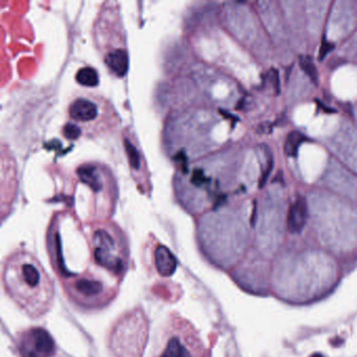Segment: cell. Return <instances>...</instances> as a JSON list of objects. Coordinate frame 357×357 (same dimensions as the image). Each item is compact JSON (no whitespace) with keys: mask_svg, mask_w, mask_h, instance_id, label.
<instances>
[{"mask_svg":"<svg viewBox=\"0 0 357 357\" xmlns=\"http://www.w3.org/2000/svg\"><path fill=\"white\" fill-rule=\"evenodd\" d=\"M6 291L31 318L38 319L52 307L54 284L40 261L28 251H16L4 265Z\"/></svg>","mask_w":357,"mask_h":357,"instance_id":"obj_1","label":"cell"},{"mask_svg":"<svg viewBox=\"0 0 357 357\" xmlns=\"http://www.w3.org/2000/svg\"><path fill=\"white\" fill-rule=\"evenodd\" d=\"M335 275L332 260H280L275 269V284L279 285L275 287L279 294L289 287V298L294 288H298L292 299L298 302L312 299L311 296L327 290L332 285Z\"/></svg>","mask_w":357,"mask_h":357,"instance_id":"obj_2","label":"cell"},{"mask_svg":"<svg viewBox=\"0 0 357 357\" xmlns=\"http://www.w3.org/2000/svg\"><path fill=\"white\" fill-rule=\"evenodd\" d=\"M147 339L148 321L141 310H133L116 322L109 346L114 357H142Z\"/></svg>","mask_w":357,"mask_h":357,"instance_id":"obj_3","label":"cell"},{"mask_svg":"<svg viewBox=\"0 0 357 357\" xmlns=\"http://www.w3.org/2000/svg\"><path fill=\"white\" fill-rule=\"evenodd\" d=\"M156 357H208L207 349L195 328L180 316L171 319Z\"/></svg>","mask_w":357,"mask_h":357,"instance_id":"obj_4","label":"cell"},{"mask_svg":"<svg viewBox=\"0 0 357 357\" xmlns=\"http://www.w3.org/2000/svg\"><path fill=\"white\" fill-rule=\"evenodd\" d=\"M92 264L103 272L121 281L128 267V253L116 239L104 228L96 229L92 236Z\"/></svg>","mask_w":357,"mask_h":357,"instance_id":"obj_5","label":"cell"},{"mask_svg":"<svg viewBox=\"0 0 357 357\" xmlns=\"http://www.w3.org/2000/svg\"><path fill=\"white\" fill-rule=\"evenodd\" d=\"M15 346L19 357H54L57 352L52 335L40 327H33L18 333Z\"/></svg>","mask_w":357,"mask_h":357,"instance_id":"obj_6","label":"cell"},{"mask_svg":"<svg viewBox=\"0 0 357 357\" xmlns=\"http://www.w3.org/2000/svg\"><path fill=\"white\" fill-rule=\"evenodd\" d=\"M308 219L307 201L303 196H298L290 206L287 216L288 231L292 234L301 233Z\"/></svg>","mask_w":357,"mask_h":357,"instance_id":"obj_7","label":"cell"},{"mask_svg":"<svg viewBox=\"0 0 357 357\" xmlns=\"http://www.w3.org/2000/svg\"><path fill=\"white\" fill-rule=\"evenodd\" d=\"M71 118L80 122L92 121L97 115V107L91 101L86 98L75 100L69 107Z\"/></svg>","mask_w":357,"mask_h":357,"instance_id":"obj_8","label":"cell"},{"mask_svg":"<svg viewBox=\"0 0 357 357\" xmlns=\"http://www.w3.org/2000/svg\"><path fill=\"white\" fill-rule=\"evenodd\" d=\"M106 65L118 76H124L128 71L129 58L124 49H114L105 56Z\"/></svg>","mask_w":357,"mask_h":357,"instance_id":"obj_9","label":"cell"},{"mask_svg":"<svg viewBox=\"0 0 357 357\" xmlns=\"http://www.w3.org/2000/svg\"><path fill=\"white\" fill-rule=\"evenodd\" d=\"M155 265L162 275H170L176 268V259L166 246H158L155 251Z\"/></svg>","mask_w":357,"mask_h":357,"instance_id":"obj_10","label":"cell"},{"mask_svg":"<svg viewBox=\"0 0 357 357\" xmlns=\"http://www.w3.org/2000/svg\"><path fill=\"white\" fill-rule=\"evenodd\" d=\"M76 173H78L80 181L90 187L94 192H98L102 189V182L95 167L91 165H84L78 169Z\"/></svg>","mask_w":357,"mask_h":357,"instance_id":"obj_11","label":"cell"},{"mask_svg":"<svg viewBox=\"0 0 357 357\" xmlns=\"http://www.w3.org/2000/svg\"><path fill=\"white\" fill-rule=\"evenodd\" d=\"M307 141L302 132L293 130L289 132L284 142V152L288 157H296L299 154L300 147Z\"/></svg>","mask_w":357,"mask_h":357,"instance_id":"obj_12","label":"cell"},{"mask_svg":"<svg viewBox=\"0 0 357 357\" xmlns=\"http://www.w3.org/2000/svg\"><path fill=\"white\" fill-rule=\"evenodd\" d=\"M75 80L80 85L86 87H94L100 82L97 71L89 66L80 68L75 74Z\"/></svg>","mask_w":357,"mask_h":357,"instance_id":"obj_13","label":"cell"},{"mask_svg":"<svg viewBox=\"0 0 357 357\" xmlns=\"http://www.w3.org/2000/svg\"><path fill=\"white\" fill-rule=\"evenodd\" d=\"M299 63L302 68V70L309 76V79L313 83H318L319 81V72L315 67V64L313 63L312 59L308 56H300Z\"/></svg>","mask_w":357,"mask_h":357,"instance_id":"obj_14","label":"cell"},{"mask_svg":"<svg viewBox=\"0 0 357 357\" xmlns=\"http://www.w3.org/2000/svg\"><path fill=\"white\" fill-rule=\"evenodd\" d=\"M124 146H125V149H126L127 156H128L129 163L132 166V168L140 169V167H141V156H140V153L136 150V148L131 144V142L129 140H127V138L124 140Z\"/></svg>","mask_w":357,"mask_h":357,"instance_id":"obj_15","label":"cell"},{"mask_svg":"<svg viewBox=\"0 0 357 357\" xmlns=\"http://www.w3.org/2000/svg\"><path fill=\"white\" fill-rule=\"evenodd\" d=\"M266 154H267V164H266V168L264 169L262 175H261V178H260V183H259V186L260 188H263L265 187L267 181H268V178L271 174V171L273 169V156L271 154V152L269 150V148L266 147Z\"/></svg>","mask_w":357,"mask_h":357,"instance_id":"obj_16","label":"cell"},{"mask_svg":"<svg viewBox=\"0 0 357 357\" xmlns=\"http://www.w3.org/2000/svg\"><path fill=\"white\" fill-rule=\"evenodd\" d=\"M63 135L65 138L69 141H74L81 135V129L78 126L68 123L63 127Z\"/></svg>","mask_w":357,"mask_h":357,"instance_id":"obj_17","label":"cell"},{"mask_svg":"<svg viewBox=\"0 0 357 357\" xmlns=\"http://www.w3.org/2000/svg\"><path fill=\"white\" fill-rule=\"evenodd\" d=\"M332 49H333V44L329 43L326 39H324L322 46H321V49H320V55H319L320 60H323Z\"/></svg>","mask_w":357,"mask_h":357,"instance_id":"obj_18","label":"cell"},{"mask_svg":"<svg viewBox=\"0 0 357 357\" xmlns=\"http://www.w3.org/2000/svg\"><path fill=\"white\" fill-rule=\"evenodd\" d=\"M268 76L270 78V81H271V83H272V86H273L275 92L279 93V91H280V79H279V73H277V71L274 70V69L271 70V71L269 72Z\"/></svg>","mask_w":357,"mask_h":357,"instance_id":"obj_19","label":"cell"},{"mask_svg":"<svg viewBox=\"0 0 357 357\" xmlns=\"http://www.w3.org/2000/svg\"><path fill=\"white\" fill-rule=\"evenodd\" d=\"M312 357H323L322 355H320V354H315V355H313Z\"/></svg>","mask_w":357,"mask_h":357,"instance_id":"obj_20","label":"cell"}]
</instances>
